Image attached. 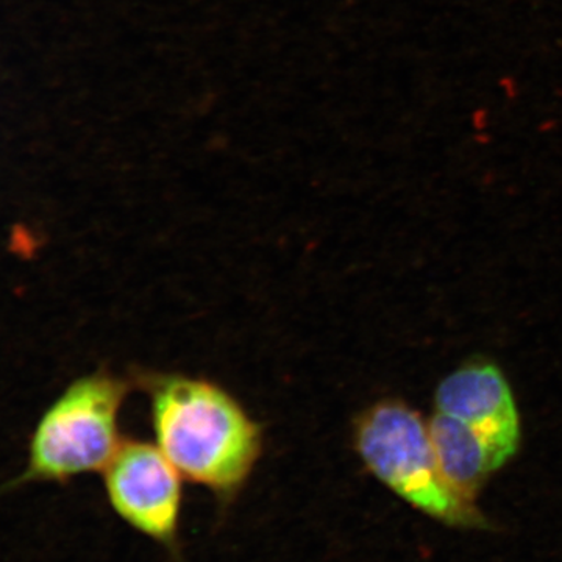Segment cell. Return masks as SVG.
Returning a JSON list of instances; mask_svg holds the SVG:
<instances>
[{"mask_svg":"<svg viewBox=\"0 0 562 562\" xmlns=\"http://www.w3.org/2000/svg\"><path fill=\"white\" fill-rule=\"evenodd\" d=\"M155 443L188 482L221 505L238 498L262 454L261 425L220 384L183 373L140 372Z\"/></svg>","mask_w":562,"mask_h":562,"instance_id":"6da1fadb","label":"cell"},{"mask_svg":"<svg viewBox=\"0 0 562 562\" xmlns=\"http://www.w3.org/2000/svg\"><path fill=\"white\" fill-rule=\"evenodd\" d=\"M353 447L366 469L417 512L449 527H486L475 503L443 479L428 424L412 406L373 403L355 420Z\"/></svg>","mask_w":562,"mask_h":562,"instance_id":"7a4b0ae2","label":"cell"},{"mask_svg":"<svg viewBox=\"0 0 562 562\" xmlns=\"http://www.w3.org/2000/svg\"><path fill=\"white\" fill-rule=\"evenodd\" d=\"M132 386L106 371L70 384L40 422L25 479L66 482L105 471L124 441L120 414Z\"/></svg>","mask_w":562,"mask_h":562,"instance_id":"3957f363","label":"cell"},{"mask_svg":"<svg viewBox=\"0 0 562 562\" xmlns=\"http://www.w3.org/2000/svg\"><path fill=\"white\" fill-rule=\"evenodd\" d=\"M103 479L113 512L133 530L179 557L184 479L157 443L124 439Z\"/></svg>","mask_w":562,"mask_h":562,"instance_id":"277c9868","label":"cell"},{"mask_svg":"<svg viewBox=\"0 0 562 562\" xmlns=\"http://www.w3.org/2000/svg\"><path fill=\"white\" fill-rule=\"evenodd\" d=\"M436 412L472 427L503 465L519 449L520 422L512 387L492 362H469L446 376L436 391Z\"/></svg>","mask_w":562,"mask_h":562,"instance_id":"5b68a950","label":"cell"},{"mask_svg":"<svg viewBox=\"0 0 562 562\" xmlns=\"http://www.w3.org/2000/svg\"><path fill=\"white\" fill-rule=\"evenodd\" d=\"M428 430L443 479L462 498L475 503L487 479L503 468L490 443L464 422L439 412L428 422Z\"/></svg>","mask_w":562,"mask_h":562,"instance_id":"8992f818","label":"cell"}]
</instances>
